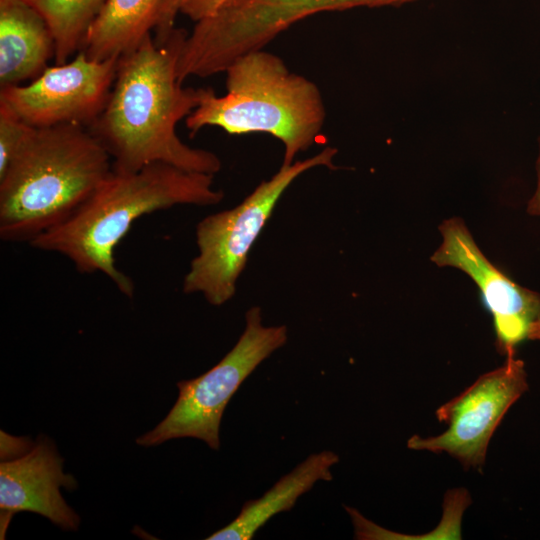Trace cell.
Segmentation results:
<instances>
[{
  "mask_svg": "<svg viewBox=\"0 0 540 540\" xmlns=\"http://www.w3.org/2000/svg\"><path fill=\"white\" fill-rule=\"evenodd\" d=\"M187 35L175 28L164 44L148 35L120 58L108 101L87 127L112 160V169L134 172L152 163L215 175L222 167L213 152L194 148L176 126L199 105L204 88L182 87L177 78L181 44Z\"/></svg>",
  "mask_w": 540,
  "mask_h": 540,
  "instance_id": "1",
  "label": "cell"
},
{
  "mask_svg": "<svg viewBox=\"0 0 540 540\" xmlns=\"http://www.w3.org/2000/svg\"><path fill=\"white\" fill-rule=\"evenodd\" d=\"M214 175L152 163L134 172L112 169L65 221L35 238V249L59 254L80 273H102L125 296L134 282L118 269L115 248L136 220L177 205L211 206L224 198Z\"/></svg>",
  "mask_w": 540,
  "mask_h": 540,
  "instance_id": "2",
  "label": "cell"
},
{
  "mask_svg": "<svg viewBox=\"0 0 540 540\" xmlns=\"http://www.w3.org/2000/svg\"><path fill=\"white\" fill-rule=\"evenodd\" d=\"M111 171V157L87 127H33L0 175L1 240L29 244L61 224Z\"/></svg>",
  "mask_w": 540,
  "mask_h": 540,
  "instance_id": "3",
  "label": "cell"
},
{
  "mask_svg": "<svg viewBox=\"0 0 540 540\" xmlns=\"http://www.w3.org/2000/svg\"><path fill=\"white\" fill-rule=\"evenodd\" d=\"M226 93L204 88L199 105L186 117L191 135L207 126L228 134L266 133L284 146L281 166L317 143L326 119L318 86L291 72L277 55L263 49L236 59L225 71Z\"/></svg>",
  "mask_w": 540,
  "mask_h": 540,
  "instance_id": "4",
  "label": "cell"
},
{
  "mask_svg": "<svg viewBox=\"0 0 540 540\" xmlns=\"http://www.w3.org/2000/svg\"><path fill=\"white\" fill-rule=\"evenodd\" d=\"M337 152L328 146L310 158L281 166L240 204L202 219L196 226L198 254L184 277L183 292L199 293L214 306L229 301L249 251L282 194L298 176L312 168L334 169Z\"/></svg>",
  "mask_w": 540,
  "mask_h": 540,
  "instance_id": "5",
  "label": "cell"
},
{
  "mask_svg": "<svg viewBox=\"0 0 540 540\" xmlns=\"http://www.w3.org/2000/svg\"><path fill=\"white\" fill-rule=\"evenodd\" d=\"M286 341V326H264L261 309L250 308L245 314V329L235 346L204 374L178 382L179 396L174 406L137 443L150 447L192 437L217 450L223 412L231 397L256 367Z\"/></svg>",
  "mask_w": 540,
  "mask_h": 540,
  "instance_id": "6",
  "label": "cell"
},
{
  "mask_svg": "<svg viewBox=\"0 0 540 540\" xmlns=\"http://www.w3.org/2000/svg\"><path fill=\"white\" fill-rule=\"evenodd\" d=\"M528 389L522 360L514 354L505 363L481 375L461 394L440 406L439 421L448 425L438 436H412L407 446L415 450L446 452L468 468L481 470L490 439L507 410Z\"/></svg>",
  "mask_w": 540,
  "mask_h": 540,
  "instance_id": "7",
  "label": "cell"
},
{
  "mask_svg": "<svg viewBox=\"0 0 540 540\" xmlns=\"http://www.w3.org/2000/svg\"><path fill=\"white\" fill-rule=\"evenodd\" d=\"M120 58L96 61L79 50L71 61L48 66L27 85L2 87L0 101L35 128L89 127L108 101Z\"/></svg>",
  "mask_w": 540,
  "mask_h": 540,
  "instance_id": "8",
  "label": "cell"
},
{
  "mask_svg": "<svg viewBox=\"0 0 540 540\" xmlns=\"http://www.w3.org/2000/svg\"><path fill=\"white\" fill-rule=\"evenodd\" d=\"M439 231L442 242L431 261L440 267L456 268L473 280L492 315L497 351L505 356L514 354L540 320V293L516 283L492 264L461 218L443 221Z\"/></svg>",
  "mask_w": 540,
  "mask_h": 540,
  "instance_id": "9",
  "label": "cell"
},
{
  "mask_svg": "<svg viewBox=\"0 0 540 540\" xmlns=\"http://www.w3.org/2000/svg\"><path fill=\"white\" fill-rule=\"evenodd\" d=\"M53 443L42 438L28 452L0 465V508L8 521L16 512L40 514L65 530H76L78 515L67 505L60 487L74 489L75 479L62 470Z\"/></svg>",
  "mask_w": 540,
  "mask_h": 540,
  "instance_id": "10",
  "label": "cell"
},
{
  "mask_svg": "<svg viewBox=\"0 0 540 540\" xmlns=\"http://www.w3.org/2000/svg\"><path fill=\"white\" fill-rule=\"evenodd\" d=\"M54 55V39L42 15L26 0H0L1 88L37 78Z\"/></svg>",
  "mask_w": 540,
  "mask_h": 540,
  "instance_id": "11",
  "label": "cell"
},
{
  "mask_svg": "<svg viewBox=\"0 0 540 540\" xmlns=\"http://www.w3.org/2000/svg\"><path fill=\"white\" fill-rule=\"evenodd\" d=\"M339 461L332 451L307 457L279 479L263 496L246 502L239 515L227 526L211 534L208 540H249L274 515L290 510L297 499L317 481L332 479L331 467Z\"/></svg>",
  "mask_w": 540,
  "mask_h": 540,
  "instance_id": "12",
  "label": "cell"
},
{
  "mask_svg": "<svg viewBox=\"0 0 540 540\" xmlns=\"http://www.w3.org/2000/svg\"><path fill=\"white\" fill-rule=\"evenodd\" d=\"M164 1L106 0L81 50L96 61L129 54L155 29Z\"/></svg>",
  "mask_w": 540,
  "mask_h": 540,
  "instance_id": "13",
  "label": "cell"
},
{
  "mask_svg": "<svg viewBox=\"0 0 540 540\" xmlns=\"http://www.w3.org/2000/svg\"><path fill=\"white\" fill-rule=\"evenodd\" d=\"M45 19L55 43L56 65L81 50L87 31L106 0H26Z\"/></svg>",
  "mask_w": 540,
  "mask_h": 540,
  "instance_id": "14",
  "label": "cell"
},
{
  "mask_svg": "<svg viewBox=\"0 0 540 540\" xmlns=\"http://www.w3.org/2000/svg\"><path fill=\"white\" fill-rule=\"evenodd\" d=\"M32 128L0 101V175L17 155Z\"/></svg>",
  "mask_w": 540,
  "mask_h": 540,
  "instance_id": "15",
  "label": "cell"
},
{
  "mask_svg": "<svg viewBox=\"0 0 540 540\" xmlns=\"http://www.w3.org/2000/svg\"><path fill=\"white\" fill-rule=\"evenodd\" d=\"M185 0H165L155 26L154 41L161 45L168 41L175 29V20Z\"/></svg>",
  "mask_w": 540,
  "mask_h": 540,
  "instance_id": "16",
  "label": "cell"
},
{
  "mask_svg": "<svg viewBox=\"0 0 540 540\" xmlns=\"http://www.w3.org/2000/svg\"><path fill=\"white\" fill-rule=\"evenodd\" d=\"M229 0H185L180 13L197 22L217 12Z\"/></svg>",
  "mask_w": 540,
  "mask_h": 540,
  "instance_id": "17",
  "label": "cell"
},
{
  "mask_svg": "<svg viewBox=\"0 0 540 540\" xmlns=\"http://www.w3.org/2000/svg\"><path fill=\"white\" fill-rule=\"evenodd\" d=\"M537 183L534 194L527 203V213L532 216L540 217V138H539V154L536 160Z\"/></svg>",
  "mask_w": 540,
  "mask_h": 540,
  "instance_id": "18",
  "label": "cell"
},
{
  "mask_svg": "<svg viewBox=\"0 0 540 540\" xmlns=\"http://www.w3.org/2000/svg\"><path fill=\"white\" fill-rule=\"evenodd\" d=\"M529 339L540 340V320L533 325Z\"/></svg>",
  "mask_w": 540,
  "mask_h": 540,
  "instance_id": "19",
  "label": "cell"
}]
</instances>
